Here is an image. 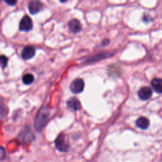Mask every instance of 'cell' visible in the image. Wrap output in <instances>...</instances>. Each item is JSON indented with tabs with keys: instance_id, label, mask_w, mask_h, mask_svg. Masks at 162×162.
Here are the masks:
<instances>
[{
	"instance_id": "obj_12",
	"label": "cell",
	"mask_w": 162,
	"mask_h": 162,
	"mask_svg": "<svg viewBox=\"0 0 162 162\" xmlns=\"http://www.w3.org/2000/svg\"><path fill=\"white\" fill-rule=\"evenodd\" d=\"M34 80V77L33 75H32L30 74H26V75H24L22 78L23 83L26 84V85H29L33 83V81Z\"/></svg>"
},
{
	"instance_id": "obj_7",
	"label": "cell",
	"mask_w": 162,
	"mask_h": 162,
	"mask_svg": "<svg viewBox=\"0 0 162 162\" xmlns=\"http://www.w3.org/2000/svg\"><path fill=\"white\" fill-rule=\"evenodd\" d=\"M152 90L149 87H143L140 89L138 92V96L139 98L142 100H148L152 96Z\"/></svg>"
},
{
	"instance_id": "obj_5",
	"label": "cell",
	"mask_w": 162,
	"mask_h": 162,
	"mask_svg": "<svg viewBox=\"0 0 162 162\" xmlns=\"http://www.w3.org/2000/svg\"><path fill=\"white\" fill-rule=\"evenodd\" d=\"M35 54H36L35 48L33 46H28L23 48L21 53V56L23 59L27 60L33 58Z\"/></svg>"
},
{
	"instance_id": "obj_9",
	"label": "cell",
	"mask_w": 162,
	"mask_h": 162,
	"mask_svg": "<svg viewBox=\"0 0 162 162\" xmlns=\"http://www.w3.org/2000/svg\"><path fill=\"white\" fill-rule=\"evenodd\" d=\"M69 30L73 33H78L82 29V26L80 22L77 19H72L68 23Z\"/></svg>"
},
{
	"instance_id": "obj_15",
	"label": "cell",
	"mask_w": 162,
	"mask_h": 162,
	"mask_svg": "<svg viewBox=\"0 0 162 162\" xmlns=\"http://www.w3.org/2000/svg\"><path fill=\"white\" fill-rule=\"evenodd\" d=\"M1 150H2V152H1V157H2V159H3V154H4L5 153H4V151H3V148H2Z\"/></svg>"
},
{
	"instance_id": "obj_8",
	"label": "cell",
	"mask_w": 162,
	"mask_h": 162,
	"mask_svg": "<svg viewBox=\"0 0 162 162\" xmlns=\"http://www.w3.org/2000/svg\"><path fill=\"white\" fill-rule=\"evenodd\" d=\"M67 107L70 111H76L80 108L81 105L77 98H72L67 102Z\"/></svg>"
},
{
	"instance_id": "obj_10",
	"label": "cell",
	"mask_w": 162,
	"mask_h": 162,
	"mask_svg": "<svg viewBox=\"0 0 162 162\" xmlns=\"http://www.w3.org/2000/svg\"><path fill=\"white\" fill-rule=\"evenodd\" d=\"M151 85L155 91L158 93H162V79L159 78L154 79L152 82Z\"/></svg>"
},
{
	"instance_id": "obj_2",
	"label": "cell",
	"mask_w": 162,
	"mask_h": 162,
	"mask_svg": "<svg viewBox=\"0 0 162 162\" xmlns=\"http://www.w3.org/2000/svg\"><path fill=\"white\" fill-rule=\"evenodd\" d=\"M55 146L60 152H67L70 148L67 136L63 134H60L55 140Z\"/></svg>"
},
{
	"instance_id": "obj_6",
	"label": "cell",
	"mask_w": 162,
	"mask_h": 162,
	"mask_svg": "<svg viewBox=\"0 0 162 162\" xmlns=\"http://www.w3.org/2000/svg\"><path fill=\"white\" fill-rule=\"evenodd\" d=\"M43 4L39 0H34L29 5V11L32 15H35L42 10Z\"/></svg>"
},
{
	"instance_id": "obj_11",
	"label": "cell",
	"mask_w": 162,
	"mask_h": 162,
	"mask_svg": "<svg viewBox=\"0 0 162 162\" xmlns=\"http://www.w3.org/2000/svg\"><path fill=\"white\" fill-rule=\"evenodd\" d=\"M136 125L141 129H146L150 125V121L148 118L141 117L137 120Z\"/></svg>"
},
{
	"instance_id": "obj_3",
	"label": "cell",
	"mask_w": 162,
	"mask_h": 162,
	"mask_svg": "<svg viewBox=\"0 0 162 162\" xmlns=\"http://www.w3.org/2000/svg\"><path fill=\"white\" fill-rule=\"evenodd\" d=\"M85 84L82 79H76L72 81L70 84V91L75 94H79L82 93L84 89Z\"/></svg>"
},
{
	"instance_id": "obj_1",
	"label": "cell",
	"mask_w": 162,
	"mask_h": 162,
	"mask_svg": "<svg viewBox=\"0 0 162 162\" xmlns=\"http://www.w3.org/2000/svg\"><path fill=\"white\" fill-rule=\"evenodd\" d=\"M49 118V111L46 108H43L40 110L39 112L35 119L34 127L39 132L41 131L46 125L48 119Z\"/></svg>"
},
{
	"instance_id": "obj_16",
	"label": "cell",
	"mask_w": 162,
	"mask_h": 162,
	"mask_svg": "<svg viewBox=\"0 0 162 162\" xmlns=\"http://www.w3.org/2000/svg\"><path fill=\"white\" fill-rule=\"evenodd\" d=\"M67 1H68V0H60V2H62V3H65V2H66Z\"/></svg>"
},
{
	"instance_id": "obj_13",
	"label": "cell",
	"mask_w": 162,
	"mask_h": 162,
	"mask_svg": "<svg viewBox=\"0 0 162 162\" xmlns=\"http://www.w3.org/2000/svg\"><path fill=\"white\" fill-rule=\"evenodd\" d=\"M8 58L5 55H2L1 56V65L2 68H5L7 66L8 64Z\"/></svg>"
},
{
	"instance_id": "obj_4",
	"label": "cell",
	"mask_w": 162,
	"mask_h": 162,
	"mask_svg": "<svg viewBox=\"0 0 162 162\" xmlns=\"http://www.w3.org/2000/svg\"><path fill=\"white\" fill-rule=\"evenodd\" d=\"M33 27V23L31 19L27 15L24 16L19 23V29L20 31L28 32Z\"/></svg>"
},
{
	"instance_id": "obj_14",
	"label": "cell",
	"mask_w": 162,
	"mask_h": 162,
	"mask_svg": "<svg viewBox=\"0 0 162 162\" xmlns=\"http://www.w3.org/2000/svg\"><path fill=\"white\" fill-rule=\"evenodd\" d=\"M4 1L8 4L10 6H14L17 3V0H4Z\"/></svg>"
}]
</instances>
